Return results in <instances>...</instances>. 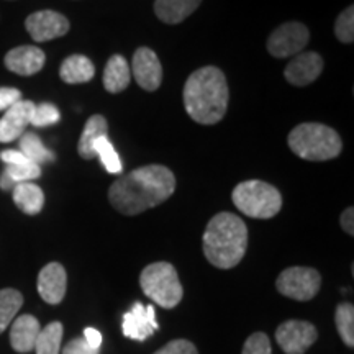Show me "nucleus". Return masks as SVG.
<instances>
[{"instance_id":"nucleus-1","label":"nucleus","mask_w":354,"mask_h":354,"mask_svg":"<svg viewBox=\"0 0 354 354\" xmlns=\"http://www.w3.org/2000/svg\"><path fill=\"white\" fill-rule=\"evenodd\" d=\"M174 190V172L166 166L149 165L115 180L109 189V201L115 210L131 216L161 205Z\"/></svg>"},{"instance_id":"nucleus-2","label":"nucleus","mask_w":354,"mask_h":354,"mask_svg":"<svg viewBox=\"0 0 354 354\" xmlns=\"http://www.w3.org/2000/svg\"><path fill=\"white\" fill-rule=\"evenodd\" d=\"M228 84L225 74L215 66L197 69L185 81L184 107L194 122L215 125L228 109Z\"/></svg>"},{"instance_id":"nucleus-3","label":"nucleus","mask_w":354,"mask_h":354,"mask_svg":"<svg viewBox=\"0 0 354 354\" xmlns=\"http://www.w3.org/2000/svg\"><path fill=\"white\" fill-rule=\"evenodd\" d=\"M203 254L212 266L232 269L240 264L248 248V228L238 215L221 212L203 232Z\"/></svg>"},{"instance_id":"nucleus-4","label":"nucleus","mask_w":354,"mask_h":354,"mask_svg":"<svg viewBox=\"0 0 354 354\" xmlns=\"http://www.w3.org/2000/svg\"><path fill=\"white\" fill-rule=\"evenodd\" d=\"M292 153L307 161H328L339 156L343 141L331 127L323 123H300L290 131Z\"/></svg>"},{"instance_id":"nucleus-5","label":"nucleus","mask_w":354,"mask_h":354,"mask_svg":"<svg viewBox=\"0 0 354 354\" xmlns=\"http://www.w3.org/2000/svg\"><path fill=\"white\" fill-rule=\"evenodd\" d=\"M233 203L243 215L268 220L282 209V196L274 185L263 180H246L238 184L232 194Z\"/></svg>"},{"instance_id":"nucleus-6","label":"nucleus","mask_w":354,"mask_h":354,"mask_svg":"<svg viewBox=\"0 0 354 354\" xmlns=\"http://www.w3.org/2000/svg\"><path fill=\"white\" fill-rule=\"evenodd\" d=\"M140 286L146 297L162 308L177 307L184 295L176 268L166 261L146 266L140 276Z\"/></svg>"},{"instance_id":"nucleus-7","label":"nucleus","mask_w":354,"mask_h":354,"mask_svg":"<svg viewBox=\"0 0 354 354\" xmlns=\"http://www.w3.org/2000/svg\"><path fill=\"white\" fill-rule=\"evenodd\" d=\"M276 287L279 294L299 302L312 300L320 292L322 276L313 268H287L286 271L279 274Z\"/></svg>"},{"instance_id":"nucleus-8","label":"nucleus","mask_w":354,"mask_h":354,"mask_svg":"<svg viewBox=\"0 0 354 354\" xmlns=\"http://www.w3.org/2000/svg\"><path fill=\"white\" fill-rule=\"evenodd\" d=\"M308 28L300 21H287L274 30L268 39V51L274 57L297 56L308 44Z\"/></svg>"},{"instance_id":"nucleus-9","label":"nucleus","mask_w":354,"mask_h":354,"mask_svg":"<svg viewBox=\"0 0 354 354\" xmlns=\"http://www.w3.org/2000/svg\"><path fill=\"white\" fill-rule=\"evenodd\" d=\"M317 338L315 326L302 320H287L276 330V342L286 354H304Z\"/></svg>"},{"instance_id":"nucleus-10","label":"nucleus","mask_w":354,"mask_h":354,"mask_svg":"<svg viewBox=\"0 0 354 354\" xmlns=\"http://www.w3.org/2000/svg\"><path fill=\"white\" fill-rule=\"evenodd\" d=\"M26 32L37 43L51 41L64 37L69 32V20L63 13L55 10H39L26 17Z\"/></svg>"},{"instance_id":"nucleus-11","label":"nucleus","mask_w":354,"mask_h":354,"mask_svg":"<svg viewBox=\"0 0 354 354\" xmlns=\"http://www.w3.org/2000/svg\"><path fill=\"white\" fill-rule=\"evenodd\" d=\"M131 74L136 84L148 92L158 91L162 82V66L151 48L141 46L133 55Z\"/></svg>"},{"instance_id":"nucleus-12","label":"nucleus","mask_w":354,"mask_h":354,"mask_svg":"<svg viewBox=\"0 0 354 354\" xmlns=\"http://www.w3.org/2000/svg\"><path fill=\"white\" fill-rule=\"evenodd\" d=\"M158 328L156 312H154L153 305L145 307L143 304H135L131 310H128L123 315V335L135 342H145L146 338L156 333Z\"/></svg>"},{"instance_id":"nucleus-13","label":"nucleus","mask_w":354,"mask_h":354,"mask_svg":"<svg viewBox=\"0 0 354 354\" xmlns=\"http://www.w3.org/2000/svg\"><path fill=\"white\" fill-rule=\"evenodd\" d=\"M68 289V274L63 264L50 263L38 274V294L44 302L57 305L63 302Z\"/></svg>"},{"instance_id":"nucleus-14","label":"nucleus","mask_w":354,"mask_h":354,"mask_svg":"<svg viewBox=\"0 0 354 354\" xmlns=\"http://www.w3.org/2000/svg\"><path fill=\"white\" fill-rule=\"evenodd\" d=\"M323 71V59L318 53H299L294 59L287 64L284 76L287 82L295 87H305L312 84Z\"/></svg>"},{"instance_id":"nucleus-15","label":"nucleus","mask_w":354,"mask_h":354,"mask_svg":"<svg viewBox=\"0 0 354 354\" xmlns=\"http://www.w3.org/2000/svg\"><path fill=\"white\" fill-rule=\"evenodd\" d=\"M35 104L32 100H20L0 118V143H12L24 135L32 120Z\"/></svg>"},{"instance_id":"nucleus-16","label":"nucleus","mask_w":354,"mask_h":354,"mask_svg":"<svg viewBox=\"0 0 354 354\" xmlns=\"http://www.w3.org/2000/svg\"><path fill=\"white\" fill-rule=\"evenodd\" d=\"M6 68L13 74L19 76H33L43 69L46 63V56L41 48L32 46V44H24L17 46L6 55Z\"/></svg>"},{"instance_id":"nucleus-17","label":"nucleus","mask_w":354,"mask_h":354,"mask_svg":"<svg viewBox=\"0 0 354 354\" xmlns=\"http://www.w3.org/2000/svg\"><path fill=\"white\" fill-rule=\"evenodd\" d=\"M41 330L38 318L33 315H20L12 322L10 344L17 353H30L35 349V343Z\"/></svg>"},{"instance_id":"nucleus-18","label":"nucleus","mask_w":354,"mask_h":354,"mask_svg":"<svg viewBox=\"0 0 354 354\" xmlns=\"http://www.w3.org/2000/svg\"><path fill=\"white\" fill-rule=\"evenodd\" d=\"M202 0H156L154 13L167 25L183 24L201 6Z\"/></svg>"},{"instance_id":"nucleus-19","label":"nucleus","mask_w":354,"mask_h":354,"mask_svg":"<svg viewBox=\"0 0 354 354\" xmlns=\"http://www.w3.org/2000/svg\"><path fill=\"white\" fill-rule=\"evenodd\" d=\"M104 87L110 94H118L130 86L131 71L127 59L120 55H113L104 69Z\"/></svg>"},{"instance_id":"nucleus-20","label":"nucleus","mask_w":354,"mask_h":354,"mask_svg":"<svg viewBox=\"0 0 354 354\" xmlns=\"http://www.w3.org/2000/svg\"><path fill=\"white\" fill-rule=\"evenodd\" d=\"M109 133V123L107 118L102 117V115H92L91 118L84 125L82 135L79 138L77 151L79 156L82 159H94L95 158V143L102 136H107Z\"/></svg>"},{"instance_id":"nucleus-21","label":"nucleus","mask_w":354,"mask_h":354,"mask_svg":"<svg viewBox=\"0 0 354 354\" xmlns=\"http://www.w3.org/2000/svg\"><path fill=\"white\" fill-rule=\"evenodd\" d=\"M59 76L66 84H86L95 76V66L86 56L73 55L63 61Z\"/></svg>"},{"instance_id":"nucleus-22","label":"nucleus","mask_w":354,"mask_h":354,"mask_svg":"<svg viewBox=\"0 0 354 354\" xmlns=\"http://www.w3.org/2000/svg\"><path fill=\"white\" fill-rule=\"evenodd\" d=\"M12 197L15 205L26 215H38L43 210L44 194L35 183H21L12 189Z\"/></svg>"},{"instance_id":"nucleus-23","label":"nucleus","mask_w":354,"mask_h":354,"mask_svg":"<svg viewBox=\"0 0 354 354\" xmlns=\"http://www.w3.org/2000/svg\"><path fill=\"white\" fill-rule=\"evenodd\" d=\"M41 176V166L35 162H26V165H7L2 174H0V189L12 190L17 184L33 183L35 179Z\"/></svg>"},{"instance_id":"nucleus-24","label":"nucleus","mask_w":354,"mask_h":354,"mask_svg":"<svg viewBox=\"0 0 354 354\" xmlns=\"http://www.w3.org/2000/svg\"><path fill=\"white\" fill-rule=\"evenodd\" d=\"M19 151L21 154H25L30 161L38 166L46 165V162H53L56 159L55 153L50 151V149L43 145L41 138L33 131H25L24 135L20 136Z\"/></svg>"},{"instance_id":"nucleus-25","label":"nucleus","mask_w":354,"mask_h":354,"mask_svg":"<svg viewBox=\"0 0 354 354\" xmlns=\"http://www.w3.org/2000/svg\"><path fill=\"white\" fill-rule=\"evenodd\" d=\"M63 331V323L51 322L50 325H46L44 328L39 330L33 351L37 354H59Z\"/></svg>"},{"instance_id":"nucleus-26","label":"nucleus","mask_w":354,"mask_h":354,"mask_svg":"<svg viewBox=\"0 0 354 354\" xmlns=\"http://www.w3.org/2000/svg\"><path fill=\"white\" fill-rule=\"evenodd\" d=\"M24 305V295L17 289L0 290V335L15 320L17 313Z\"/></svg>"},{"instance_id":"nucleus-27","label":"nucleus","mask_w":354,"mask_h":354,"mask_svg":"<svg viewBox=\"0 0 354 354\" xmlns=\"http://www.w3.org/2000/svg\"><path fill=\"white\" fill-rule=\"evenodd\" d=\"M335 323L336 330L342 336L343 343L348 348L354 346V307L353 304L343 302L336 307L335 312Z\"/></svg>"},{"instance_id":"nucleus-28","label":"nucleus","mask_w":354,"mask_h":354,"mask_svg":"<svg viewBox=\"0 0 354 354\" xmlns=\"http://www.w3.org/2000/svg\"><path fill=\"white\" fill-rule=\"evenodd\" d=\"M94 151H95V156L100 158L102 165H104V167L107 169V172H110V174H120L123 171L120 156H118V153L115 151L112 141L109 140V136H102V138L97 141Z\"/></svg>"},{"instance_id":"nucleus-29","label":"nucleus","mask_w":354,"mask_h":354,"mask_svg":"<svg viewBox=\"0 0 354 354\" xmlns=\"http://www.w3.org/2000/svg\"><path fill=\"white\" fill-rule=\"evenodd\" d=\"M59 120H61V112L57 110L56 105L43 102V104H38V105L35 104L30 125L37 128H46V127L56 125Z\"/></svg>"},{"instance_id":"nucleus-30","label":"nucleus","mask_w":354,"mask_h":354,"mask_svg":"<svg viewBox=\"0 0 354 354\" xmlns=\"http://www.w3.org/2000/svg\"><path fill=\"white\" fill-rule=\"evenodd\" d=\"M335 35L342 43H353L354 41V7L349 6L348 8L339 13V17L335 21Z\"/></svg>"},{"instance_id":"nucleus-31","label":"nucleus","mask_w":354,"mask_h":354,"mask_svg":"<svg viewBox=\"0 0 354 354\" xmlns=\"http://www.w3.org/2000/svg\"><path fill=\"white\" fill-rule=\"evenodd\" d=\"M241 354H272L269 336L263 331H256L243 344Z\"/></svg>"},{"instance_id":"nucleus-32","label":"nucleus","mask_w":354,"mask_h":354,"mask_svg":"<svg viewBox=\"0 0 354 354\" xmlns=\"http://www.w3.org/2000/svg\"><path fill=\"white\" fill-rule=\"evenodd\" d=\"M153 354H198L196 344L190 343L189 339H172L165 348L158 349Z\"/></svg>"},{"instance_id":"nucleus-33","label":"nucleus","mask_w":354,"mask_h":354,"mask_svg":"<svg viewBox=\"0 0 354 354\" xmlns=\"http://www.w3.org/2000/svg\"><path fill=\"white\" fill-rule=\"evenodd\" d=\"M21 100V92L13 87H0V112H7Z\"/></svg>"},{"instance_id":"nucleus-34","label":"nucleus","mask_w":354,"mask_h":354,"mask_svg":"<svg viewBox=\"0 0 354 354\" xmlns=\"http://www.w3.org/2000/svg\"><path fill=\"white\" fill-rule=\"evenodd\" d=\"M100 349L92 348L84 338H74L63 348V354H99Z\"/></svg>"},{"instance_id":"nucleus-35","label":"nucleus","mask_w":354,"mask_h":354,"mask_svg":"<svg viewBox=\"0 0 354 354\" xmlns=\"http://www.w3.org/2000/svg\"><path fill=\"white\" fill-rule=\"evenodd\" d=\"M0 159H2L6 165H26V162H32L25 154H21L19 149H6V151L0 153Z\"/></svg>"},{"instance_id":"nucleus-36","label":"nucleus","mask_w":354,"mask_h":354,"mask_svg":"<svg viewBox=\"0 0 354 354\" xmlns=\"http://www.w3.org/2000/svg\"><path fill=\"white\" fill-rule=\"evenodd\" d=\"M339 221H342V228L344 230V232H346L349 236H353L354 234V209L353 207H348V209L343 212Z\"/></svg>"},{"instance_id":"nucleus-37","label":"nucleus","mask_w":354,"mask_h":354,"mask_svg":"<svg viewBox=\"0 0 354 354\" xmlns=\"http://www.w3.org/2000/svg\"><path fill=\"white\" fill-rule=\"evenodd\" d=\"M84 339L91 344L92 348L95 349H100V344H102V335L99 330L95 328H86L84 330Z\"/></svg>"}]
</instances>
